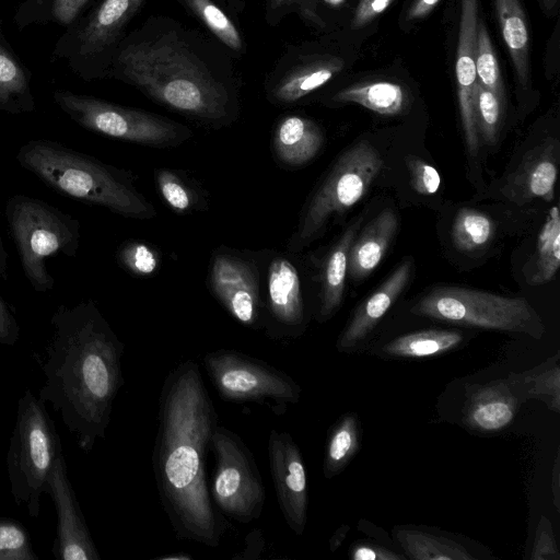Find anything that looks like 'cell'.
Wrapping results in <instances>:
<instances>
[{
	"label": "cell",
	"mask_w": 560,
	"mask_h": 560,
	"mask_svg": "<svg viewBox=\"0 0 560 560\" xmlns=\"http://www.w3.org/2000/svg\"><path fill=\"white\" fill-rule=\"evenodd\" d=\"M210 451L215 467L209 492L217 510L241 524L259 518L266 491L254 455L243 439L219 424Z\"/></svg>",
	"instance_id": "8fae6325"
},
{
	"label": "cell",
	"mask_w": 560,
	"mask_h": 560,
	"mask_svg": "<svg viewBox=\"0 0 560 560\" xmlns=\"http://www.w3.org/2000/svg\"><path fill=\"white\" fill-rule=\"evenodd\" d=\"M393 536L407 559L472 560L479 556L454 537L417 526H396Z\"/></svg>",
	"instance_id": "cb8c5ba5"
},
{
	"label": "cell",
	"mask_w": 560,
	"mask_h": 560,
	"mask_svg": "<svg viewBox=\"0 0 560 560\" xmlns=\"http://www.w3.org/2000/svg\"><path fill=\"white\" fill-rule=\"evenodd\" d=\"M45 493L49 494L57 514L52 555L57 560H100L84 515L68 476L65 456L58 454L47 478Z\"/></svg>",
	"instance_id": "5bb4252c"
},
{
	"label": "cell",
	"mask_w": 560,
	"mask_h": 560,
	"mask_svg": "<svg viewBox=\"0 0 560 560\" xmlns=\"http://www.w3.org/2000/svg\"><path fill=\"white\" fill-rule=\"evenodd\" d=\"M494 232L493 221L483 212L462 208L454 220L452 238L463 252H472L487 245Z\"/></svg>",
	"instance_id": "d6a6232c"
},
{
	"label": "cell",
	"mask_w": 560,
	"mask_h": 560,
	"mask_svg": "<svg viewBox=\"0 0 560 560\" xmlns=\"http://www.w3.org/2000/svg\"><path fill=\"white\" fill-rule=\"evenodd\" d=\"M332 100L339 103H357L382 115L401 113L407 102L404 89L388 81L352 85L337 92Z\"/></svg>",
	"instance_id": "f546056e"
},
{
	"label": "cell",
	"mask_w": 560,
	"mask_h": 560,
	"mask_svg": "<svg viewBox=\"0 0 560 560\" xmlns=\"http://www.w3.org/2000/svg\"><path fill=\"white\" fill-rule=\"evenodd\" d=\"M33 109L34 101L26 74L0 45V110L19 114Z\"/></svg>",
	"instance_id": "1f68e13d"
},
{
	"label": "cell",
	"mask_w": 560,
	"mask_h": 560,
	"mask_svg": "<svg viewBox=\"0 0 560 560\" xmlns=\"http://www.w3.org/2000/svg\"><path fill=\"white\" fill-rule=\"evenodd\" d=\"M412 270V259L402 261L359 307L340 332L336 348L353 352L369 338L397 298L404 291Z\"/></svg>",
	"instance_id": "e0dca14e"
},
{
	"label": "cell",
	"mask_w": 560,
	"mask_h": 560,
	"mask_svg": "<svg viewBox=\"0 0 560 560\" xmlns=\"http://www.w3.org/2000/svg\"><path fill=\"white\" fill-rule=\"evenodd\" d=\"M28 530L13 518L0 516V560H38Z\"/></svg>",
	"instance_id": "8d00e7d4"
},
{
	"label": "cell",
	"mask_w": 560,
	"mask_h": 560,
	"mask_svg": "<svg viewBox=\"0 0 560 560\" xmlns=\"http://www.w3.org/2000/svg\"><path fill=\"white\" fill-rule=\"evenodd\" d=\"M89 0H54L52 14L62 24L71 23Z\"/></svg>",
	"instance_id": "f6af8a7d"
},
{
	"label": "cell",
	"mask_w": 560,
	"mask_h": 560,
	"mask_svg": "<svg viewBox=\"0 0 560 560\" xmlns=\"http://www.w3.org/2000/svg\"><path fill=\"white\" fill-rule=\"evenodd\" d=\"M559 459H560V456H559V452L557 453V456L555 458V463H553V467H552V472H551V492H552V497H553V504L557 509V511H559V498H560V494H559V481H560V463H559Z\"/></svg>",
	"instance_id": "681fc988"
},
{
	"label": "cell",
	"mask_w": 560,
	"mask_h": 560,
	"mask_svg": "<svg viewBox=\"0 0 560 560\" xmlns=\"http://www.w3.org/2000/svg\"><path fill=\"white\" fill-rule=\"evenodd\" d=\"M267 453L279 509L289 528L301 536L306 526L308 486L299 445L289 432L272 429Z\"/></svg>",
	"instance_id": "7c38bea8"
},
{
	"label": "cell",
	"mask_w": 560,
	"mask_h": 560,
	"mask_svg": "<svg viewBox=\"0 0 560 560\" xmlns=\"http://www.w3.org/2000/svg\"><path fill=\"white\" fill-rule=\"evenodd\" d=\"M474 105L478 135L480 133L488 144H493L501 124V97L476 82Z\"/></svg>",
	"instance_id": "d590c367"
},
{
	"label": "cell",
	"mask_w": 560,
	"mask_h": 560,
	"mask_svg": "<svg viewBox=\"0 0 560 560\" xmlns=\"http://www.w3.org/2000/svg\"><path fill=\"white\" fill-rule=\"evenodd\" d=\"M328 3L337 5L340 4L343 0H326Z\"/></svg>",
	"instance_id": "11a10c76"
},
{
	"label": "cell",
	"mask_w": 560,
	"mask_h": 560,
	"mask_svg": "<svg viewBox=\"0 0 560 560\" xmlns=\"http://www.w3.org/2000/svg\"><path fill=\"white\" fill-rule=\"evenodd\" d=\"M185 2L222 44L234 51L242 49L241 33L212 0H185Z\"/></svg>",
	"instance_id": "836d02e7"
},
{
	"label": "cell",
	"mask_w": 560,
	"mask_h": 560,
	"mask_svg": "<svg viewBox=\"0 0 560 560\" xmlns=\"http://www.w3.org/2000/svg\"><path fill=\"white\" fill-rule=\"evenodd\" d=\"M306 313L296 267L284 256L268 266L266 331L271 339L295 338L306 327Z\"/></svg>",
	"instance_id": "9a60e30c"
},
{
	"label": "cell",
	"mask_w": 560,
	"mask_h": 560,
	"mask_svg": "<svg viewBox=\"0 0 560 560\" xmlns=\"http://www.w3.org/2000/svg\"><path fill=\"white\" fill-rule=\"evenodd\" d=\"M440 2V0H415L408 10V20H418L427 16Z\"/></svg>",
	"instance_id": "c3c4849f"
},
{
	"label": "cell",
	"mask_w": 560,
	"mask_h": 560,
	"mask_svg": "<svg viewBox=\"0 0 560 560\" xmlns=\"http://www.w3.org/2000/svg\"><path fill=\"white\" fill-rule=\"evenodd\" d=\"M324 143L319 126L303 116L281 118L273 131L272 148L278 161L288 166H301L312 161Z\"/></svg>",
	"instance_id": "ffe728a7"
},
{
	"label": "cell",
	"mask_w": 560,
	"mask_h": 560,
	"mask_svg": "<svg viewBox=\"0 0 560 560\" xmlns=\"http://www.w3.org/2000/svg\"><path fill=\"white\" fill-rule=\"evenodd\" d=\"M361 445V423L354 412H347L330 428L325 448L323 472L330 479L352 460Z\"/></svg>",
	"instance_id": "f1b7e54d"
},
{
	"label": "cell",
	"mask_w": 560,
	"mask_h": 560,
	"mask_svg": "<svg viewBox=\"0 0 560 560\" xmlns=\"http://www.w3.org/2000/svg\"><path fill=\"white\" fill-rule=\"evenodd\" d=\"M350 530V526L347 525V524H343L341 526H339L335 533L331 535L330 539H329V549L330 551H336L340 545L343 542V540L346 539L348 533Z\"/></svg>",
	"instance_id": "f907efd6"
},
{
	"label": "cell",
	"mask_w": 560,
	"mask_h": 560,
	"mask_svg": "<svg viewBox=\"0 0 560 560\" xmlns=\"http://www.w3.org/2000/svg\"><path fill=\"white\" fill-rule=\"evenodd\" d=\"M410 312L455 325L518 332L535 339L545 334L542 319L525 299L480 290L436 288L422 296Z\"/></svg>",
	"instance_id": "52a82bcc"
},
{
	"label": "cell",
	"mask_w": 560,
	"mask_h": 560,
	"mask_svg": "<svg viewBox=\"0 0 560 560\" xmlns=\"http://www.w3.org/2000/svg\"><path fill=\"white\" fill-rule=\"evenodd\" d=\"M358 223L348 228L326 258L318 308V320L320 322L329 319L341 305L349 254L354 242L355 231L359 226Z\"/></svg>",
	"instance_id": "484cf974"
},
{
	"label": "cell",
	"mask_w": 560,
	"mask_h": 560,
	"mask_svg": "<svg viewBox=\"0 0 560 560\" xmlns=\"http://www.w3.org/2000/svg\"><path fill=\"white\" fill-rule=\"evenodd\" d=\"M541 2L547 10L551 11L555 9L558 0H541Z\"/></svg>",
	"instance_id": "db71d44e"
},
{
	"label": "cell",
	"mask_w": 560,
	"mask_h": 560,
	"mask_svg": "<svg viewBox=\"0 0 560 560\" xmlns=\"http://www.w3.org/2000/svg\"><path fill=\"white\" fill-rule=\"evenodd\" d=\"M557 143H546L530 153L521 164L510 183V196L514 200L528 201L540 198L553 199L555 184L558 175Z\"/></svg>",
	"instance_id": "7402d4cb"
},
{
	"label": "cell",
	"mask_w": 560,
	"mask_h": 560,
	"mask_svg": "<svg viewBox=\"0 0 560 560\" xmlns=\"http://www.w3.org/2000/svg\"><path fill=\"white\" fill-rule=\"evenodd\" d=\"M529 559L560 560V550L557 545L552 524L546 515H541L538 521Z\"/></svg>",
	"instance_id": "60d3db41"
},
{
	"label": "cell",
	"mask_w": 560,
	"mask_h": 560,
	"mask_svg": "<svg viewBox=\"0 0 560 560\" xmlns=\"http://www.w3.org/2000/svg\"><path fill=\"white\" fill-rule=\"evenodd\" d=\"M394 0H360L351 22L352 30H359L384 12Z\"/></svg>",
	"instance_id": "ee69618b"
},
{
	"label": "cell",
	"mask_w": 560,
	"mask_h": 560,
	"mask_svg": "<svg viewBox=\"0 0 560 560\" xmlns=\"http://www.w3.org/2000/svg\"><path fill=\"white\" fill-rule=\"evenodd\" d=\"M559 357L557 352L534 369L508 375L506 378L522 401L538 399L551 411L560 412Z\"/></svg>",
	"instance_id": "4316f807"
},
{
	"label": "cell",
	"mask_w": 560,
	"mask_h": 560,
	"mask_svg": "<svg viewBox=\"0 0 560 560\" xmlns=\"http://www.w3.org/2000/svg\"><path fill=\"white\" fill-rule=\"evenodd\" d=\"M45 348L38 398L51 404L79 447L90 452L106 435L124 385V343L92 300L59 305Z\"/></svg>",
	"instance_id": "7a4b0ae2"
},
{
	"label": "cell",
	"mask_w": 560,
	"mask_h": 560,
	"mask_svg": "<svg viewBox=\"0 0 560 560\" xmlns=\"http://www.w3.org/2000/svg\"><path fill=\"white\" fill-rule=\"evenodd\" d=\"M115 68L121 80L168 108L214 125L232 118L231 90L175 33L121 46Z\"/></svg>",
	"instance_id": "3957f363"
},
{
	"label": "cell",
	"mask_w": 560,
	"mask_h": 560,
	"mask_svg": "<svg viewBox=\"0 0 560 560\" xmlns=\"http://www.w3.org/2000/svg\"><path fill=\"white\" fill-rule=\"evenodd\" d=\"M465 340L458 330L427 329L400 335L381 349V357L394 360H421L442 355Z\"/></svg>",
	"instance_id": "d4e9b609"
},
{
	"label": "cell",
	"mask_w": 560,
	"mask_h": 560,
	"mask_svg": "<svg viewBox=\"0 0 560 560\" xmlns=\"http://www.w3.org/2000/svg\"><path fill=\"white\" fill-rule=\"evenodd\" d=\"M272 11L298 10L304 16H312L314 0H270Z\"/></svg>",
	"instance_id": "7dc6e473"
},
{
	"label": "cell",
	"mask_w": 560,
	"mask_h": 560,
	"mask_svg": "<svg viewBox=\"0 0 560 560\" xmlns=\"http://www.w3.org/2000/svg\"><path fill=\"white\" fill-rule=\"evenodd\" d=\"M21 167L51 189L85 203L133 219L156 215L133 185L131 174L52 140H30L16 152Z\"/></svg>",
	"instance_id": "277c9868"
},
{
	"label": "cell",
	"mask_w": 560,
	"mask_h": 560,
	"mask_svg": "<svg viewBox=\"0 0 560 560\" xmlns=\"http://www.w3.org/2000/svg\"><path fill=\"white\" fill-rule=\"evenodd\" d=\"M155 559H160V560H191L192 557L189 555H186V553H176V555H168V556H164V557L161 556Z\"/></svg>",
	"instance_id": "f5cc1de1"
},
{
	"label": "cell",
	"mask_w": 560,
	"mask_h": 560,
	"mask_svg": "<svg viewBox=\"0 0 560 560\" xmlns=\"http://www.w3.org/2000/svg\"><path fill=\"white\" fill-rule=\"evenodd\" d=\"M478 0H460V16L456 55V81L458 105L467 149L476 155L479 135L476 126L474 89L477 82L475 50L478 16Z\"/></svg>",
	"instance_id": "2e32d148"
},
{
	"label": "cell",
	"mask_w": 560,
	"mask_h": 560,
	"mask_svg": "<svg viewBox=\"0 0 560 560\" xmlns=\"http://www.w3.org/2000/svg\"><path fill=\"white\" fill-rule=\"evenodd\" d=\"M265 548V539L260 529H253L245 538V548L242 553L234 556L236 559H257Z\"/></svg>",
	"instance_id": "bcb514c9"
},
{
	"label": "cell",
	"mask_w": 560,
	"mask_h": 560,
	"mask_svg": "<svg viewBox=\"0 0 560 560\" xmlns=\"http://www.w3.org/2000/svg\"><path fill=\"white\" fill-rule=\"evenodd\" d=\"M504 43L513 61L516 77L523 86L528 82L529 36L520 0H494Z\"/></svg>",
	"instance_id": "83f0119b"
},
{
	"label": "cell",
	"mask_w": 560,
	"mask_h": 560,
	"mask_svg": "<svg viewBox=\"0 0 560 560\" xmlns=\"http://www.w3.org/2000/svg\"><path fill=\"white\" fill-rule=\"evenodd\" d=\"M219 417L199 365L185 360L165 377L152 455L159 498L178 539L218 547L228 522L207 485V458Z\"/></svg>",
	"instance_id": "6da1fadb"
},
{
	"label": "cell",
	"mask_w": 560,
	"mask_h": 560,
	"mask_svg": "<svg viewBox=\"0 0 560 560\" xmlns=\"http://www.w3.org/2000/svg\"><path fill=\"white\" fill-rule=\"evenodd\" d=\"M349 556L353 560H401L405 555L372 541L359 540L351 548Z\"/></svg>",
	"instance_id": "b9f144b4"
},
{
	"label": "cell",
	"mask_w": 560,
	"mask_h": 560,
	"mask_svg": "<svg viewBox=\"0 0 560 560\" xmlns=\"http://www.w3.org/2000/svg\"><path fill=\"white\" fill-rule=\"evenodd\" d=\"M202 362L224 401L267 405L278 411L301 398L302 388L289 374L234 349L210 351Z\"/></svg>",
	"instance_id": "30bf717a"
},
{
	"label": "cell",
	"mask_w": 560,
	"mask_h": 560,
	"mask_svg": "<svg viewBox=\"0 0 560 560\" xmlns=\"http://www.w3.org/2000/svg\"><path fill=\"white\" fill-rule=\"evenodd\" d=\"M475 67L477 82L501 97L503 85L500 74V67L492 47L489 33L481 20L478 21L477 25Z\"/></svg>",
	"instance_id": "e575fe53"
},
{
	"label": "cell",
	"mask_w": 560,
	"mask_h": 560,
	"mask_svg": "<svg viewBox=\"0 0 560 560\" xmlns=\"http://www.w3.org/2000/svg\"><path fill=\"white\" fill-rule=\"evenodd\" d=\"M560 267V213L558 207L549 210L537 240V250L528 268V281L538 285L550 281Z\"/></svg>",
	"instance_id": "4dcf8cb0"
},
{
	"label": "cell",
	"mask_w": 560,
	"mask_h": 560,
	"mask_svg": "<svg viewBox=\"0 0 560 560\" xmlns=\"http://www.w3.org/2000/svg\"><path fill=\"white\" fill-rule=\"evenodd\" d=\"M8 267V253L0 233V277L5 281L9 278Z\"/></svg>",
	"instance_id": "816d5d0a"
},
{
	"label": "cell",
	"mask_w": 560,
	"mask_h": 560,
	"mask_svg": "<svg viewBox=\"0 0 560 560\" xmlns=\"http://www.w3.org/2000/svg\"><path fill=\"white\" fill-rule=\"evenodd\" d=\"M4 215L22 270L33 290L46 293L55 279L47 259L61 253L74 257L81 238L80 222L55 206L26 195L8 199Z\"/></svg>",
	"instance_id": "5b68a950"
},
{
	"label": "cell",
	"mask_w": 560,
	"mask_h": 560,
	"mask_svg": "<svg viewBox=\"0 0 560 560\" xmlns=\"http://www.w3.org/2000/svg\"><path fill=\"white\" fill-rule=\"evenodd\" d=\"M20 338V325L11 306L0 294V345L14 346Z\"/></svg>",
	"instance_id": "7bdbcfd3"
},
{
	"label": "cell",
	"mask_w": 560,
	"mask_h": 560,
	"mask_svg": "<svg viewBox=\"0 0 560 560\" xmlns=\"http://www.w3.org/2000/svg\"><path fill=\"white\" fill-rule=\"evenodd\" d=\"M342 69L336 57H319L293 66L271 84L268 96L276 104L298 102L331 80Z\"/></svg>",
	"instance_id": "44dd1931"
},
{
	"label": "cell",
	"mask_w": 560,
	"mask_h": 560,
	"mask_svg": "<svg viewBox=\"0 0 560 560\" xmlns=\"http://www.w3.org/2000/svg\"><path fill=\"white\" fill-rule=\"evenodd\" d=\"M61 452V441L45 402L25 389L18 400L7 470L15 503L24 504L31 517L39 515L47 478Z\"/></svg>",
	"instance_id": "8992f818"
},
{
	"label": "cell",
	"mask_w": 560,
	"mask_h": 560,
	"mask_svg": "<svg viewBox=\"0 0 560 560\" xmlns=\"http://www.w3.org/2000/svg\"><path fill=\"white\" fill-rule=\"evenodd\" d=\"M144 1L104 0L80 34V51L86 56L109 51Z\"/></svg>",
	"instance_id": "d6986e66"
},
{
	"label": "cell",
	"mask_w": 560,
	"mask_h": 560,
	"mask_svg": "<svg viewBox=\"0 0 560 560\" xmlns=\"http://www.w3.org/2000/svg\"><path fill=\"white\" fill-rule=\"evenodd\" d=\"M209 283L213 295L234 319L253 329L265 326L258 272L253 262L220 250L211 260Z\"/></svg>",
	"instance_id": "4fadbf2b"
},
{
	"label": "cell",
	"mask_w": 560,
	"mask_h": 560,
	"mask_svg": "<svg viewBox=\"0 0 560 560\" xmlns=\"http://www.w3.org/2000/svg\"><path fill=\"white\" fill-rule=\"evenodd\" d=\"M55 103L81 127L110 138L166 148L183 143L191 130L166 117L88 95L57 91Z\"/></svg>",
	"instance_id": "9c48e42d"
},
{
	"label": "cell",
	"mask_w": 560,
	"mask_h": 560,
	"mask_svg": "<svg viewBox=\"0 0 560 560\" xmlns=\"http://www.w3.org/2000/svg\"><path fill=\"white\" fill-rule=\"evenodd\" d=\"M382 167L380 152L366 140L346 150L312 196L288 248L300 249L318 237L331 217L343 213L366 194Z\"/></svg>",
	"instance_id": "ba28073f"
},
{
	"label": "cell",
	"mask_w": 560,
	"mask_h": 560,
	"mask_svg": "<svg viewBox=\"0 0 560 560\" xmlns=\"http://www.w3.org/2000/svg\"><path fill=\"white\" fill-rule=\"evenodd\" d=\"M406 165L410 174V184L420 195H432L439 190L441 177L439 172L424 160L408 155Z\"/></svg>",
	"instance_id": "ab89813d"
},
{
	"label": "cell",
	"mask_w": 560,
	"mask_h": 560,
	"mask_svg": "<svg viewBox=\"0 0 560 560\" xmlns=\"http://www.w3.org/2000/svg\"><path fill=\"white\" fill-rule=\"evenodd\" d=\"M521 402L506 377L491 381L467 394L463 422L475 432H500L514 421Z\"/></svg>",
	"instance_id": "ac0fdd59"
},
{
	"label": "cell",
	"mask_w": 560,
	"mask_h": 560,
	"mask_svg": "<svg viewBox=\"0 0 560 560\" xmlns=\"http://www.w3.org/2000/svg\"><path fill=\"white\" fill-rule=\"evenodd\" d=\"M117 261L136 276H150L159 267V256L155 250L138 241L122 244L117 252Z\"/></svg>",
	"instance_id": "f35d334b"
},
{
	"label": "cell",
	"mask_w": 560,
	"mask_h": 560,
	"mask_svg": "<svg viewBox=\"0 0 560 560\" xmlns=\"http://www.w3.org/2000/svg\"><path fill=\"white\" fill-rule=\"evenodd\" d=\"M155 180L162 198L175 212L186 213L195 208L196 192L179 174L160 168L155 172Z\"/></svg>",
	"instance_id": "74e56055"
},
{
	"label": "cell",
	"mask_w": 560,
	"mask_h": 560,
	"mask_svg": "<svg viewBox=\"0 0 560 560\" xmlns=\"http://www.w3.org/2000/svg\"><path fill=\"white\" fill-rule=\"evenodd\" d=\"M397 215L384 209L352 243L348 269L353 279L369 276L383 259L397 229Z\"/></svg>",
	"instance_id": "603a6c76"
}]
</instances>
